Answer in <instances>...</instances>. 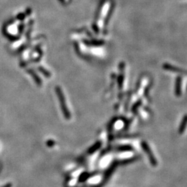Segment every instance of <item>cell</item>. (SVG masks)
<instances>
[{"mask_svg": "<svg viewBox=\"0 0 187 187\" xmlns=\"http://www.w3.org/2000/svg\"><path fill=\"white\" fill-rule=\"evenodd\" d=\"M143 148H144V150L146 151V153L148 154V157H149L150 161L151 164L153 165V166H156V165H157V161H156V159L154 157L153 154H152V152H150V150L148 146V145H146V144H144Z\"/></svg>", "mask_w": 187, "mask_h": 187, "instance_id": "6da1fadb", "label": "cell"}]
</instances>
